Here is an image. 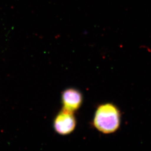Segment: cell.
<instances>
[{
	"instance_id": "obj_3",
	"label": "cell",
	"mask_w": 151,
	"mask_h": 151,
	"mask_svg": "<svg viewBox=\"0 0 151 151\" xmlns=\"http://www.w3.org/2000/svg\"><path fill=\"white\" fill-rule=\"evenodd\" d=\"M83 97L80 91L75 88L66 89L62 94V103L64 110L73 113L80 108Z\"/></svg>"
},
{
	"instance_id": "obj_1",
	"label": "cell",
	"mask_w": 151,
	"mask_h": 151,
	"mask_svg": "<svg viewBox=\"0 0 151 151\" xmlns=\"http://www.w3.org/2000/svg\"><path fill=\"white\" fill-rule=\"evenodd\" d=\"M93 125L105 134L114 133L120 124V113L116 106L111 103L103 104L97 108L93 118Z\"/></svg>"
},
{
	"instance_id": "obj_2",
	"label": "cell",
	"mask_w": 151,
	"mask_h": 151,
	"mask_svg": "<svg viewBox=\"0 0 151 151\" xmlns=\"http://www.w3.org/2000/svg\"><path fill=\"white\" fill-rule=\"evenodd\" d=\"M76 121L73 113L62 109L54 118L53 128L55 131L62 135L70 134L74 131Z\"/></svg>"
}]
</instances>
